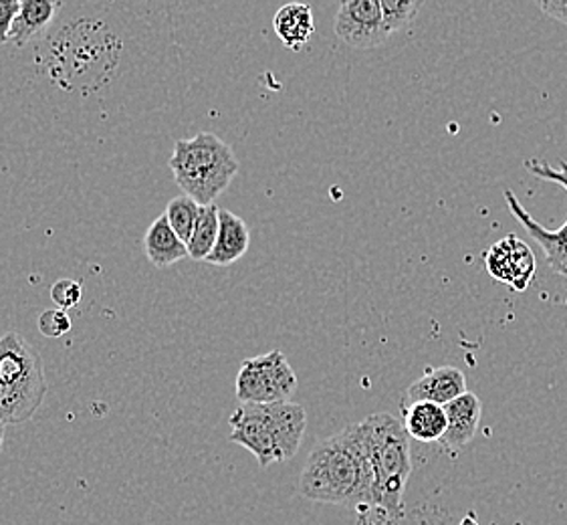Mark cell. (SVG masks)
Returning <instances> with one entry per match:
<instances>
[{"instance_id":"cell-1","label":"cell","mask_w":567,"mask_h":525,"mask_svg":"<svg viewBox=\"0 0 567 525\" xmlns=\"http://www.w3.org/2000/svg\"><path fill=\"white\" fill-rule=\"evenodd\" d=\"M14 65L21 102L41 126L100 136L168 105L181 47L162 2H61Z\"/></svg>"},{"instance_id":"cell-2","label":"cell","mask_w":567,"mask_h":525,"mask_svg":"<svg viewBox=\"0 0 567 525\" xmlns=\"http://www.w3.org/2000/svg\"><path fill=\"white\" fill-rule=\"evenodd\" d=\"M297 492L311 502L352 505L360 514H370L374 471L363 423L346 426L309 453Z\"/></svg>"},{"instance_id":"cell-3","label":"cell","mask_w":567,"mask_h":525,"mask_svg":"<svg viewBox=\"0 0 567 525\" xmlns=\"http://www.w3.org/2000/svg\"><path fill=\"white\" fill-rule=\"evenodd\" d=\"M368 451L374 471L375 525H400L404 519V492L412 473L410 436L394 414L375 412L363 419Z\"/></svg>"},{"instance_id":"cell-4","label":"cell","mask_w":567,"mask_h":525,"mask_svg":"<svg viewBox=\"0 0 567 525\" xmlns=\"http://www.w3.org/2000/svg\"><path fill=\"white\" fill-rule=\"evenodd\" d=\"M230 443L245 446L262 469L297 455L307 429V412L296 402L240 404L230 414Z\"/></svg>"},{"instance_id":"cell-5","label":"cell","mask_w":567,"mask_h":525,"mask_svg":"<svg viewBox=\"0 0 567 525\" xmlns=\"http://www.w3.org/2000/svg\"><path fill=\"white\" fill-rule=\"evenodd\" d=\"M171 168L184 195L208 206L215 205L216 198L227 191L240 164L225 140L210 132H198L174 144Z\"/></svg>"},{"instance_id":"cell-6","label":"cell","mask_w":567,"mask_h":525,"mask_svg":"<svg viewBox=\"0 0 567 525\" xmlns=\"http://www.w3.org/2000/svg\"><path fill=\"white\" fill-rule=\"evenodd\" d=\"M49 390L43 356L21 333L0 336V423L23 424L41 409Z\"/></svg>"},{"instance_id":"cell-7","label":"cell","mask_w":567,"mask_h":525,"mask_svg":"<svg viewBox=\"0 0 567 525\" xmlns=\"http://www.w3.org/2000/svg\"><path fill=\"white\" fill-rule=\"evenodd\" d=\"M235 392L240 404L291 402L297 390V374L281 350L247 358L240 364Z\"/></svg>"},{"instance_id":"cell-8","label":"cell","mask_w":567,"mask_h":525,"mask_svg":"<svg viewBox=\"0 0 567 525\" xmlns=\"http://www.w3.org/2000/svg\"><path fill=\"white\" fill-rule=\"evenodd\" d=\"M336 34L353 49L384 45L390 37L380 0H346L336 14Z\"/></svg>"},{"instance_id":"cell-9","label":"cell","mask_w":567,"mask_h":525,"mask_svg":"<svg viewBox=\"0 0 567 525\" xmlns=\"http://www.w3.org/2000/svg\"><path fill=\"white\" fill-rule=\"evenodd\" d=\"M505 200L509 205L511 215L522 223L525 230L534 237L535 243H539V247L544 249L547 265L551 267V271L566 277L567 279V220L556 230L545 229L544 225H539L517 200V196L513 191H505Z\"/></svg>"},{"instance_id":"cell-10","label":"cell","mask_w":567,"mask_h":525,"mask_svg":"<svg viewBox=\"0 0 567 525\" xmlns=\"http://www.w3.org/2000/svg\"><path fill=\"white\" fill-rule=\"evenodd\" d=\"M466 378L454 366H441L432 368L424 377L410 384L406 390V399L412 402H434L446 406L453 400L466 394Z\"/></svg>"},{"instance_id":"cell-11","label":"cell","mask_w":567,"mask_h":525,"mask_svg":"<svg viewBox=\"0 0 567 525\" xmlns=\"http://www.w3.org/2000/svg\"><path fill=\"white\" fill-rule=\"evenodd\" d=\"M446 416H449V429L441 441V445L451 453L456 455L461 449H465L478 431L481 416H483V404L477 394L466 392L463 397L453 400L451 404L444 406Z\"/></svg>"},{"instance_id":"cell-12","label":"cell","mask_w":567,"mask_h":525,"mask_svg":"<svg viewBox=\"0 0 567 525\" xmlns=\"http://www.w3.org/2000/svg\"><path fill=\"white\" fill-rule=\"evenodd\" d=\"M59 4L61 2H53V0H23L21 11L12 23L9 45L14 51H21L37 41L55 21Z\"/></svg>"},{"instance_id":"cell-13","label":"cell","mask_w":567,"mask_h":525,"mask_svg":"<svg viewBox=\"0 0 567 525\" xmlns=\"http://www.w3.org/2000/svg\"><path fill=\"white\" fill-rule=\"evenodd\" d=\"M218 239L215 249L208 255L206 262L216 267H228L233 262L243 259V255L249 251L250 230L249 225L235 213L227 208H220L218 215Z\"/></svg>"},{"instance_id":"cell-14","label":"cell","mask_w":567,"mask_h":525,"mask_svg":"<svg viewBox=\"0 0 567 525\" xmlns=\"http://www.w3.org/2000/svg\"><path fill=\"white\" fill-rule=\"evenodd\" d=\"M402 424L410 439L419 443H441L449 429V416L441 404L412 402L404 409Z\"/></svg>"},{"instance_id":"cell-15","label":"cell","mask_w":567,"mask_h":525,"mask_svg":"<svg viewBox=\"0 0 567 525\" xmlns=\"http://www.w3.org/2000/svg\"><path fill=\"white\" fill-rule=\"evenodd\" d=\"M144 253L148 257V261L158 267V269H166L174 262L182 261L188 257V247L186 243L174 233V229L168 223V218H156L150 229L144 235Z\"/></svg>"},{"instance_id":"cell-16","label":"cell","mask_w":567,"mask_h":525,"mask_svg":"<svg viewBox=\"0 0 567 525\" xmlns=\"http://www.w3.org/2000/svg\"><path fill=\"white\" fill-rule=\"evenodd\" d=\"M275 33L279 37V41L291 51H299L311 39V34L316 31L313 23V11L309 4L301 2H289L275 12L272 19Z\"/></svg>"},{"instance_id":"cell-17","label":"cell","mask_w":567,"mask_h":525,"mask_svg":"<svg viewBox=\"0 0 567 525\" xmlns=\"http://www.w3.org/2000/svg\"><path fill=\"white\" fill-rule=\"evenodd\" d=\"M503 240L509 259V287L517 294H523L534 281L537 271V259L527 243H523L517 235H507Z\"/></svg>"},{"instance_id":"cell-18","label":"cell","mask_w":567,"mask_h":525,"mask_svg":"<svg viewBox=\"0 0 567 525\" xmlns=\"http://www.w3.org/2000/svg\"><path fill=\"white\" fill-rule=\"evenodd\" d=\"M218 215L220 208L216 205L200 206V215L196 220L193 237L188 240V257L194 261H206L208 255L215 249L218 239Z\"/></svg>"},{"instance_id":"cell-19","label":"cell","mask_w":567,"mask_h":525,"mask_svg":"<svg viewBox=\"0 0 567 525\" xmlns=\"http://www.w3.org/2000/svg\"><path fill=\"white\" fill-rule=\"evenodd\" d=\"M200 215V205L193 200L190 196L182 195L172 198L168 206H166V213L164 217L168 218L172 229L181 237L186 245L193 237L194 227H196V220Z\"/></svg>"},{"instance_id":"cell-20","label":"cell","mask_w":567,"mask_h":525,"mask_svg":"<svg viewBox=\"0 0 567 525\" xmlns=\"http://www.w3.org/2000/svg\"><path fill=\"white\" fill-rule=\"evenodd\" d=\"M422 4H424L422 0H380L390 34L398 33L414 23Z\"/></svg>"},{"instance_id":"cell-21","label":"cell","mask_w":567,"mask_h":525,"mask_svg":"<svg viewBox=\"0 0 567 525\" xmlns=\"http://www.w3.org/2000/svg\"><path fill=\"white\" fill-rule=\"evenodd\" d=\"M37 328L41 331V336L49 340L63 338L71 331V318L65 309H45V311H41V316L37 320Z\"/></svg>"},{"instance_id":"cell-22","label":"cell","mask_w":567,"mask_h":525,"mask_svg":"<svg viewBox=\"0 0 567 525\" xmlns=\"http://www.w3.org/2000/svg\"><path fill=\"white\" fill-rule=\"evenodd\" d=\"M51 299L59 309L78 308L83 299V286L75 279H59L51 286Z\"/></svg>"},{"instance_id":"cell-23","label":"cell","mask_w":567,"mask_h":525,"mask_svg":"<svg viewBox=\"0 0 567 525\" xmlns=\"http://www.w3.org/2000/svg\"><path fill=\"white\" fill-rule=\"evenodd\" d=\"M559 168L547 164L544 161H527L525 168L534 174L535 178L539 181H547V183H556L564 186L567 191V161H559Z\"/></svg>"},{"instance_id":"cell-24","label":"cell","mask_w":567,"mask_h":525,"mask_svg":"<svg viewBox=\"0 0 567 525\" xmlns=\"http://www.w3.org/2000/svg\"><path fill=\"white\" fill-rule=\"evenodd\" d=\"M23 0H0V47L9 45L12 23L21 11Z\"/></svg>"},{"instance_id":"cell-25","label":"cell","mask_w":567,"mask_h":525,"mask_svg":"<svg viewBox=\"0 0 567 525\" xmlns=\"http://www.w3.org/2000/svg\"><path fill=\"white\" fill-rule=\"evenodd\" d=\"M537 7L547 17L556 19L559 23L567 24V0H542V2H537Z\"/></svg>"},{"instance_id":"cell-26","label":"cell","mask_w":567,"mask_h":525,"mask_svg":"<svg viewBox=\"0 0 567 525\" xmlns=\"http://www.w3.org/2000/svg\"><path fill=\"white\" fill-rule=\"evenodd\" d=\"M2 443H4V424L0 423V451H2Z\"/></svg>"},{"instance_id":"cell-27","label":"cell","mask_w":567,"mask_h":525,"mask_svg":"<svg viewBox=\"0 0 567 525\" xmlns=\"http://www.w3.org/2000/svg\"><path fill=\"white\" fill-rule=\"evenodd\" d=\"M566 306H567V299H566Z\"/></svg>"}]
</instances>
